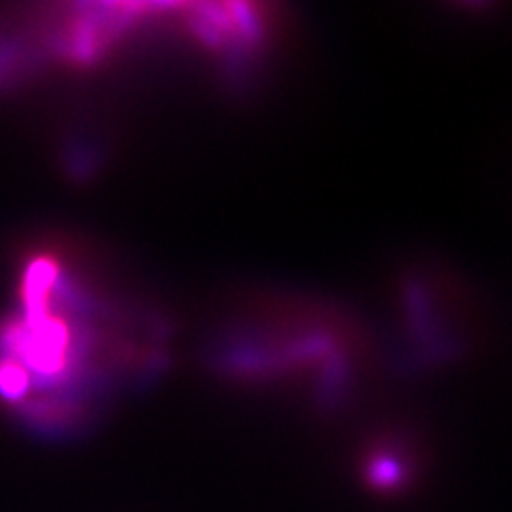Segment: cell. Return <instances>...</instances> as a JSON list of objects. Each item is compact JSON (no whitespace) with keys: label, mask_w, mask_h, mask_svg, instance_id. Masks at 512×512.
I'll return each instance as SVG.
<instances>
[]
</instances>
